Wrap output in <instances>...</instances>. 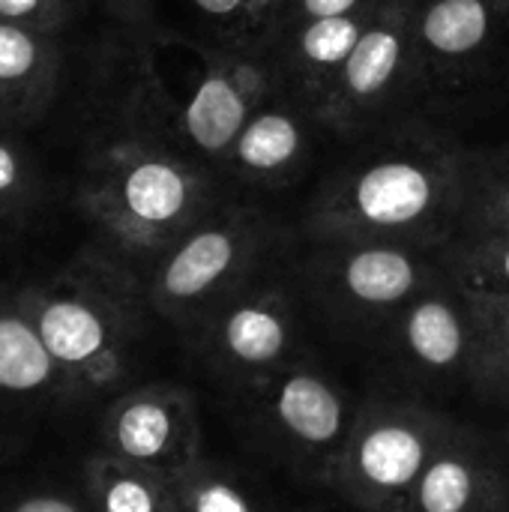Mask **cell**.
<instances>
[{"instance_id": "9a60e30c", "label": "cell", "mask_w": 509, "mask_h": 512, "mask_svg": "<svg viewBox=\"0 0 509 512\" xmlns=\"http://www.w3.org/2000/svg\"><path fill=\"white\" fill-rule=\"evenodd\" d=\"M318 120L285 87L255 108L234 138L222 168L249 183H273L297 171L309 150V123Z\"/></svg>"}, {"instance_id": "d4e9b609", "label": "cell", "mask_w": 509, "mask_h": 512, "mask_svg": "<svg viewBox=\"0 0 509 512\" xmlns=\"http://www.w3.org/2000/svg\"><path fill=\"white\" fill-rule=\"evenodd\" d=\"M81 0H0V18L18 21L45 33H57L75 15Z\"/></svg>"}, {"instance_id": "277c9868", "label": "cell", "mask_w": 509, "mask_h": 512, "mask_svg": "<svg viewBox=\"0 0 509 512\" xmlns=\"http://www.w3.org/2000/svg\"><path fill=\"white\" fill-rule=\"evenodd\" d=\"M270 243L273 234L261 210L213 207L144 270L150 309L192 333L207 312L258 276Z\"/></svg>"}, {"instance_id": "7c38bea8", "label": "cell", "mask_w": 509, "mask_h": 512, "mask_svg": "<svg viewBox=\"0 0 509 512\" xmlns=\"http://www.w3.org/2000/svg\"><path fill=\"white\" fill-rule=\"evenodd\" d=\"M393 354L405 372L426 384L465 381L474 360V306L450 276L420 291L390 321Z\"/></svg>"}, {"instance_id": "2e32d148", "label": "cell", "mask_w": 509, "mask_h": 512, "mask_svg": "<svg viewBox=\"0 0 509 512\" xmlns=\"http://www.w3.org/2000/svg\"><path fill=\"white\" fill-rule=\"evenodd\" d=\"M509 0H417L414 36L420 72L459 69L507 27Z\"/></svg>"}, {"instance_id": "ba28073f", "label": "cell", "mask_w": 509, "mask_h": 512, "mask_svg": "<svg viewBox=\"0 0 509 512\" xmlns=\"http://www.w3.org/2000/svg\"><path fill=\"white\" fill-rule=\"evenodd\" d=\"M189 336L204 369L234 396L303 357L291 294L258 276L207 312Z\"/></svg>"}, {"instance_id": "7402d4cb", "label": "cell", "mask_w": 509, "mask_h": 512, "mask_svg": "<svg viewBox=\"0 0 509 512\" xmlns=\"http://www.w3.org/2000/svg\"><path fill=\"white\" fill-rule=\"evenodd\" d=\"M444 270L468 297H509V234L456 237Z\"/></svg>"}, {"instance_id": "1f68e13d", "label": "cell", "mask_w": 509, "mask_h": 512, "mask_svg": "<svg viewBox=\"0 0 509 512\" xmlns=\"http://www.w3.org/2000/svg\"><path fill=\"white\" fill-rule=\"evenodd\" d=\"M0 216H6V210H0Z\"/></svg>"}, {"instance_id": "4316f807", "label": "cell", "mask_w": 509, "mask_h": 512, "mask_svg": "<svg viewBox=\"0 0 509 512\" xmlns=\"http://www.w3.org/2000/svg\"><path fill=\"white\" fill-rule=\"evenodd\" d=\"M378 0H288L285 21H309V18H339L369 12ZM282 21V24H285Z\"/></svg>"}, {"instance_id": "3957f363", "label": "cell", "mask_w": 509, "mask_h": 512, "mask_svg": "<svg viewBox=\"0 0 509 512\" xmlns=\"http://www.w3.org/2000/svg\"><path fill=\"white\" fill-rule=\"evenodd\" d=\"M39 330L72 402L117 390L144 333V276L114 252L90 249L63 273L15 294Z\"/></svg>"}, {"instance_id": "ac0fdd59", "label": "cell", "mask_w": 509, "mask_h": 512, "mask_svg": "<svg viewBox=\"0 0 509 512\" xmlns=\"http://www.w3.org/2000/svg\"><path fill=\"white\" fill-rule=\"evenodd\" d=\"M63 51L54 33L0 18V90L12 123L39 117L54 99Z\"/></svg>"}, {"instance_id": "f1b7e54d", "label": "cell", "mask_w": 509, "mask_h": 512, "mask_svg": "<svg viewBox=\"0 0 509 512\" xmlns=\"http://www.w3.org/2000/svg\"><path fill=\"white\" fill-rule=\"evenodd\" d=\"M258 9H261L264 27H267V33H270V42H273V36L279 33V27H282V21H285L288 0H258Z\"/></svg>"}, {"instance_id": "8fae6325", "label": "cell", "mask_w": 509, "mask_h": 512, "mask_svg": "<svg viewBox=\"0 0 509 512\" xmlns=\"http://www.w3.org/2000/svg\"><path fill=\"white\" fill-rule=\"evenodd\" d=\"M99 441L102 453L174 480L204 456L198 399L168 381L123 390L102 417Z\"/></svg>"}, {"instance_id": "4dcf8cb0", "label": "cell", "mask_w": 509, "mask_h": 512, "mask_svg": "<svg viewBox=\"0 0 509 512\" xmlns=\"http://www.w3.org/2000/svg\"><path fill=\"white\" fill-rule=\"evenodd\" d=\"M12 450H15V441L9 435H0V459H6Z\"/></svg>"}, {"instance_id": "f546056e", "label": "cell", "mask_w": 509, "mask_h": 512, "mask_svg": "<svg viewBox=\"0 0 509 512\" xmlns=\"http://www.w3.org/2000/svg\"><path fill=\"white\" fill-rule=\"evenodd\" d=\"M6 123H12V111H9V102L0 90V126H6Z\"/></svg>"}, {"instance_id": "4fadbf2b", "label": "cell", "mask_w": 509, "mask_h": 512, "mask_svg": "<svg viewBox=\"0 0 509 512\" xmlns=\"http://www.w3.org/2000/svg\"><path fill=\"white\" fill-rule=\"evenodd\" d=\"M408 512H509V483L492 447L456 423L420 477Z\"/></svg>"}, {"instance_id": "cb8c5ba5", "label": "cell", "mask_w": 509, "mask_h": 512, "mask_svg": "<svg viewBox=\"0 0 509 512\" xmlns=\"http://www.w3.org/2000/svg\"><path fill=\"white\" fill-rule=\"evenodd\" d=\"M36 198V171L9 138L0 135V210L15 213Z\"/></svg>"}, {"instance_id": "484cf974", "label": "cell", "mask_w": 509, "mask_h": 512, "mask_svg": "<svg viewBox=\"0 0 509 512\" xmlns=\"http://www.w3.org/2000/svg\"><path fill=\"white\" fill-rule=\"evenodd\" d=\"M192 6L204 18L216 21L219 27L237 30L243 36H267V42H270L258 0H192Z\"/></svg>"}, {"instance_id": "8992f818", "label": "cell", "mask_w": 509, "mask_h": 512, "mask_svg": "<svg viewBox=\"0 0 509 512\" xmlns=\"http://www.w3.org/2000/svg\"><path fill=\"white\" fill-rule=\"evenodd\" d=\"M237 402L249 435L267 456L330 489L357 408L324 369L300 357Z\"/></svg>"}, {"instance_id": "6da1fadb", "label": "cell", "mask_w": 509, "mask_h": 512, "mask_svg": "<svg viewBox=\"0 0 509 512\" xmlns=\"http://www.w3.org/2000/svg\"><path fill=\"white\" fill-rule=\"evenodd\" d=\"M471 153L429 129H396L342 162L306 213L312 240L447 249L462 231Z\"/></svg>"}, {"instance_id": "52a82bcc", "label": "cell", "mask_w": 509, "mask_h": 512, "mask_svg": "<svg viewBox=\"0 0 509 512\" xmlns=\"http://www.w3.org/2000/svg\"><path fill=\"white\" fill-rule=\"evenodd\" d=\"M177 84L159 87L177 141L207 162H225L234 138L276 90H282L273 57L246 51H216L174 42Z\"/></svg>"}, {"instance_id": "d6986e66", "label": "cell", "mask_w": 509, "mask_h": 512, "mask_svg": "<svg viewBox=\"0 0 509 512\" xmlns=\"http://www.w3.org/2000/svg\"><path fill=\"white\" fill-rule=\"evenodd\" d=\"M84 480L96 512H180L174 480L117 456H93Z\"/></svg>"}, {"instance_id": "603a6c76", "label": "cell", "mask_w": 509, "mask_h": 512, "mask_svg": "<svg viewBox=\"0 0 509 512\" xmlns=\"http://www.w3.org/2000/svg\"><path fill=\"white\" fill-rule=\"evenodd\" d=\"M509 234V150L474 156L459 237Z\"/></svg>"}, {"instance_id": "e0dca14e", "label": "cell", "mask_w": 509, "mask_h": 512, "mask_svg": "<svg viewBox=\"0 0 509 512\" xmlns=\"http://www.w3.org/2000/svg\"><path fill=\"white\" fill-rule=\"evenodd\" d=\"M0 399L72 405L60 369L15 294L0 297Z\"/></svg>"}, {"instance_id": "83f0119b", "label": "cell", "mask_w": 509, "mask_h": 512, "mask_svg": "<svg viewBox=\"0 0 509 512\" xmlns=\"http://www.w3.org/2000/svg\"><path fill=\"white\" fill-rule=\"evenodd\" d=\"M6 512H84V507L78 501H72L69 495L33 492V495H24V498L12 501Z\"/></svg>"}, {"instance_id": "5b68a950", "label": "cell", "mask_w": 509, "mask_h": 512, "mask_svg": "<svg viewBox=\"0 0 509 512\" xmlns=\"http://www.w3.org/2000/svg\"><path fill=\"white\" fill-rule=\"evenodd\" d=\"M456 420L417 399L372 396L354 411L330 489L360 512H408Z\"/></svg>"}, {"instance_id": "ffe728a7", "label": "cell", "mask_w": 509, "mask_h": 512, "mask_svg": "<svg viewBox=\"0 0 509 512\" xmlns=\"http://www.w3.org/2000/svg\"><path fill=\"white\" fill-rule=\"evenodd\" d=\"M174 495L180 512H279L246 471L207 453L174 477Z\"/></svg>"}, {"instance_id": "5bb4252c", "label": "cell", "mask_w": 509, "mask_h": 512, "mask_svg": "<svg viewBox=\"0 0 509 512\" xmlns=\"http://www.w3.org/2000/svg\"><path fill=\"white\" fill-rule=\"evenodd\" d=\"M369 12L339 15V18L285 21L279 33L273 36V45H276L273 63L279 69L282 87L294 99H300L312 114L321 108L348 54L354 51Z\"/></svg>"}, {"instance_id": "30bf717a", "label": "cell", "mask_w": 509, "mask_h": 512, "mask_svg": "<svg viewBox=\"0 0 509 512\" xmlns=\"http://www.w3.org/2000/svg\"><path fill=\"white\" fill-rule=\"evenodd\" d=\"M417 0H378L315 117L339 132L378 117L420 72L414 36Z\"/></svg>"}, {"instance_id": "7a4b0ae2", "label": "cell", "mask_w": 509, "mask_h": 512, "mask_svg": "<svg viewBox=\"0 0 509 512\" xmlns=\"http://www.w3.org/2000/svg\"><path fill=\"white\" fill-rule=\"evenodd\" d=\"M192 150L171 144L165 135L135 129L114 135L90 156L75 201L96 225L105 249L144 270L216 201V186Z\"/></svg>"}, {"instance_id": "9c48e42d", "label": "cell", "mask_w": 509, "mask_h": 512, "mask_svg": "<svg viewBox=\"0 0 509 512\" xmlns=\"http://www.w3.org/2000/svg\"><path fill=\"white\" fill-rule=\"evenodd\" d=\"M309 279L318 297L348 321H393L438 282L429 249L384 240H315Z\"/></svg>"}, {"instance_id": "44dd1931", "label": "cell", "mask_w": 509, "mask_h": 512, "mask_svg": "<svg viewBox=\"0 0 509 512\" xmlns=\"http://www.w3.org/2000/svg\"><path fill=\"white\" fill-rule=\"evenodd\" d=\"M468 300L474 306V324H477L468 387L486 402L509 405V297H468Z\"/></svg>"}]
</instances>
